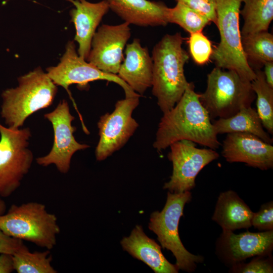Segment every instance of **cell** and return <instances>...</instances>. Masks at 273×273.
<instances>
[{
  "instance_id": "cell-1",
  "label": "cell",
  "mask_w": 273,
  "mask_h": 273,
  "mask_svg": "<svg viewBox=\"0 0 273 273\" xmlns=\"http://www.w3.org/2000/svg\"><path fill=\"white\" fill-rule=\"evenodd\" d=\"M217 135L194 84L190 82L179 101L163 113L153 146L161 151L175 142L188 140L215 150L220 145Z\"/></svg>"
},
{
  "instance_id": "cell-2",
  "label": "cell",
  "mask_w": 273,
  "mask_h": 273,
  "mask_svg": "<svg viewBox=\"0 0 273 273\" xmlns=\"http://www.w3.org/2000/svg\"><path fill=\"white\" fill-rule=\"evenodd\" d=\"M184 40L180 32L166 34L152 51V92L163 113L175 105L190 83L184 73L189 56L182 47Z\"/></svg>"
},
{
  "instance_id": "cell-3",
  "label": "cell",
  "mask_w": 273,
  "mask_h": 273,
  "mask_svg": "<svg viewBox=\"0 0 273 273\" xmlns=\"http://www.w3.org/2000/svg\"><path fill=\"white\" fill-rule=\"evenodd\" d=\"M18 85L5 89L1 115L8 127L20 128L26 119L36 112L52 105L57 85L40 67L20 76Z\"/></svg>"
},
{
  "instance_id": "cell-4",
  "label": "cell",
  "mask_w": 273,
  "mask_h": 273,
  "mask_svg": "<svg viewBox=\"0 0 273 273\" xmlns=\"http://www.w3.org/2000/svg\"><path fill=\"white\" fill-rule=\"evenodd\" d=\"M0 230L9 236L50 250L56 245L60 232L56 215L37 202L12 205L0 216Z\"/></svg>"
},
{
  "instance_id": "cell-5",
  "label": "cell",
  "mask_w": 273,
  "mask_h": 273,
  "mask_svg": "<svg viewBox=\"0 0 273 273\" xmlns=\"http://www.w3.org/2000/svg\"><path fill=\"white\" fill-rule=\"evenodd\" d=\"M255 99L250 81L234 70L218 67L208 74L206 88L199 94L211 120L233 116L241 109L251 107Z\"/></svg>"
},
{
  "instance_id": "cell-6",
  "label": "cell",
  "mask_w": 273,
  "mask_h": 273,
  "mask_svg": "<svg viewBox=\"0 0 273 273\" xmlns=\"http://www.w3.org/2000/svg\"><path fill=\"white\" fill-rule=\"evenodd\" d=\"M217 17L216 26L220 42L213 50L211 58L216 67L237 72L244 79L251 82L256 77L249 66L241 44L240 29L242 0H214Z\"/></svg>"
},
{
  "instance_id": "cell-7",
  "label": "cell",
  "mask_w": 273,
  "mask_h": 273,
  "mask_svg": "<svg viewBox=\"0 0 273 273\" xmlns=\"http://www.w3.org/2000/svg\"><path fill=\"white\" fill-rule=\"evenodd\" d=\"M192 199L190 191L176 193L168 192L165 204L161 211L153 212L148 228L154 232L161 247L170 251L179 269L192 272L204 257L192 254L183 245L178 234V224L185 205Z\"/></svg>"
},
{
  "instance_id": "cell-8",
  "label": "cell",
  "mask_w": 273,
  "mask_h": 273,
  "mask_svg": "<svg viewBox=\"0 0 273 273\" xmlns=\"http://www.w3.org/2000/svg\"><path fill=\"white\" fill-rule=\"evenodd\" d=\"M0 197L10 196L20 186L33 160L28 149L29 127L13 128L0 122Z\"/></svg>"
},
{
  "instance_id": "cell-9",
  "label": "cell",
  "mask_w": 273,
  "mask_h": 273,
  "mask_svg": "<svg viewBox=\"0 0 273 273\" xmlns=\"http://www.w3.org/2000/svg\"><path fill=\"white\" fill-rule=\"evenodd\" d=\"M47 70V74L54 83L65 89L75 108L76 105L69 90V86L73 84H77L79 88L83 89L88 88L89 82L104 80L120 86L124 92L125 97L140 95L117 75L104 72L81 57L73 41L67 43L60 62L56 66L48 67Z\"/></svg>"
},
{
  "instance_id": "cell-10",
  "label": "cell",
  "mask_w": 273,
  "mask_h": 273,
  "mask_svg": "<svg viewBox=\"0 0 273 273\" xmlns=\"http://www.w3.org/2000/svg\"><path fill=\"white\" fill-rule=\"evenodd\" d=\"M140 95L118 100L114 111L101 116L98 122L99 140L95 150L97 161H103L121 149L139 126L132 117L139 104Z\"/></svg>"
},
{
  "instance_id": "cell-11",
  "label": "cell",
  "mask_w": 273,
  "mask_h": 273,
  "mask_svg": "<svg viewBox=\"0 0 273 273\" xmlns=\"http://www.w3.org/2000/svg\"><path fill=\"white\" fill-rule=\"evenodd\" d=\"M169 147L168 158L172 163V173L163 189L171 193L190 191L195 187V179L199 172L219 157L215 150L198 148L191 141H177Z\"/></svg>"
},
{
  "instance_id": "cell-12",
  "label": "cell",
  "mask_w": 273,
  "mask_h": 273,
  "mask_svg": "<svg viewBox=\"0 0 273 273\" xmlns=\"http://www.w3.org/2000/svg\"><path fill=\"white\" fill-rule=\"evenodd\" d=\"M52 124L54 143L50 152L37 157L36 163L43 167L54 164L61 173L66 174L70 169L71 158L78 151L85 150L89 146L77 142L73 135L76 128L72 125L74 117L70 113L69 104L63 100L52 111L44 115Z\"/></svg>"
},
{
  "instance_id": "cell-13",
  "label": "cell",
  "mask_w": 273,
  "mask_h": 273,
  "mask_svg": "<svg viewBox=\"0 0 273 273\" xmlns=\"http://www.w3.org/2000/svg\"><path fill=\"white\" fill-rule=\"evenodd\" d=\"M129 25L123 22L100 26L93 37L86 61L104 72L117 75L131 36Z\"/></svg>"
},
{
  "instance_id": "cell-14",
  "label": "cell",
  "mask_w": 273,
  "mask_h": 273,
  "mask_svg": "<svg viewBox=\"0 0 273 273\" xmlns=\"http://www.w3.org/2000/svg\"><path fill=\"white\" fill-rule=\"evenodd\" d=\"M272 250L273 230L239 234L222 230L215 244L218 259L229 267L250 257L270 255Z\"/></svg>"
},
{
  "instance_id": "cell-15",
  "label": "cell",
  "mask_w": 273,
  "mask_h": 273,
  "mask_svg": "<svg viewBox=\"0 0 273 273\" xmlns=\"http://www.w3.org/2000/svg\"><path fill=\"white\" fill-rule=\"evenodd\" d=\"M221 154L230 163L243 162L262 170L273 167V146L249 133H228L222 143Z\"/></svg>"
},
{
  "instance_id": "cell-16",
  "label": "cell",
  "mask_w": 273,
  "mask_h": 273,
  "mask_svg": "<svg viewBox=\"0 0 273 273\" xmlns=\"http://www.w3.org/2000/svg\"><path fill=\"white\" fill-rule=\"evenodd\" d=\"M117 75L141 96L151 87L153 61L147 47H143L138 38L127 44Z\"/></svg>"
},
{
  "instance_id": "cell-17",
  "label": "cell",
  "mask_w": 273,
  "mask_h": 273,
  "mask_svg": "<svg viewBox=\"0 0 273 273\" xmlns=\"http://www.w3.org/2000/svg\"><path fill=\"white\" fill-rule=\"evenodd\" d=\"M74 6L70 11L76 34L74 40L78 44V55L86 60L91 41L103 17L110 10L107 0L90 3L86 0H66Z\"/></svg>"
},
{
  "instance_id": "cell-18",
  "label": "cell",
  "mask_w": 273,
  "mask_h": 273,
  "mask_svg": "<svg viewBox=\"0 0 273 273\" xmlns=\"http://www.w3.org/2000/svg\"><path fill=\"white\" fill-rule=\"evenodd\" d=\"M110 10L124 22L140 27L165 26L168 7L163 2L149 0H107Z\"/></svg>"
},
{
  "instance_id": "cell-19",
  "label": "cell",
  "mask_w": 273,
  "mask_h": 273,
  "mask_svg": "<svg viewBox=\"0 0 273 273\" xmlns=\"http://www.w3.org/2000/svg\"><path fill=\"white\" fill-rule=\"evenodd\" d=\"M123 249L133 257L143 261L156 273H177V265L170 263L163 255L161 246L136 225L128 237L120 241Z\"/></svg>"
},
{
  "instance_id": "cell-20",
  "label": "cell",
  "mask_w": 273,
  "mask_h": 273,
  "mask_svg": "<svg viewBox=\"0 0 273 273\" xmlns=\"http://www.w3.org/2000/svg\"><path fill=\"white\" fill-rule=\"evenodd\" d=\"M253 213L235 192L229 190L219 194L212 219L222 230L234 231L251 227Z\"/></svg>"
},
{
  "instance_id": "cell-21",
  "label": "cell",
  "mask_w": 273,
  "mask_h": 273,
  "mask_svg": "<svg viewBox=\"0 0 273 273\" xmlns=\"http://www.w3.org/2000/svg\"><path fill=\"white\" fill-rule=\"evenodd\" d=\"M212 124L217 134L245 132L256 135L267 143L273 142L270 134L264 130L256 110L251 106L241 109L230 117L218 118Z\"/></svg>"
},
{
  "instance_id": "cell-22",
  "label": "cell",
  "mask_w": 273,
  "mask_h": 273,
  "mask_svg": "<svg viewBox=\"0 0 273 273\" xmlns=\"http://www.w3.org/2000/svg\"><path fill=\"white\" fill-rule=\"evenodd\" d=\"M240 14L244 19L242 36L267 31L273 19V0H242Z\"/></svg>"
},
{
  "instance_id": "cell-23",
  "label": "cell",
  "mask_w": 273,
  "mask_h": 273,
  "mask_svg": "<svg viewBox=\"0 0 273 273\" xmlns=\"http://www.w3.org/2000/svg\"><path fill=\"white\" fill-rule=\"evenodd\" d=\"M241 44L245 58L254 71L261 69L265 63L273 61V35L267 31L242 36Z\"/></svg>"
},
{
  "instance_id": "cell-24",
  "label": "cell",
  "mask_w": 273,
  "mask_h": 273,
  "mask_svg": "<svg viewBox=\"0 0 273 273\" xmlns=\"http://www.w3.org/2000/svg\"><path fill=\"white\" fill-rule=\"evenodd\" d=\"M52 259L50 250L31 252L24 244L13 255L14 269L18 273H57Z\"/></svg>"
},
{
  "instance_id": "cell-25",
  "label": "cell",
  "mask_w": 273,
  "mask_h": 273,
  "mask_svg": "<svg viewBox=\"0 0 273 273\" xmlns=\"http://www.w3.org/2000/svg\"><path fill=\"white\" fill-rule=\"evenodd\" d=\"M255 78L251 82L252 88L256 95L257 112L262 125L267 132L273 133V87L266 81L263 71L254 70Z\"/></svg>"
},
{
  "instance_id": "cell-26",
  "label": "cell",
  "mask_w": 273,
  "mask_h": 273,
  "mask_svg": "<svg viewBox=\"0 0 273 273\" xmlns=\"http://www.w3.org/2000/svg\"><path fill=\"white\" fill-rule=\"evenodd\" d=\"M167 18L168 23L176 24L190 34L202 31L210 22L206 17L180 2L168 8Z\"/></svg>"
},
{
  "instance_id": "cell-27",
  "label": "cell",
  "mask_w": 273,
  "mask_h": 273,
  "mask_svg": "<svg viewBox=\"0 0 273 273\" xmlns=\"http://www.w3.org/2000/svg\"><path fill=\"white\" fill-rule=\"evenodd\" d=\"M188 44L191 56L197 64L203 65L210 60L213 52L211 42L202 31L190 33Z\"/></svg>"
},
{
  "instance_id": "cell-28",
  "label": "cell",
  "mask_w": 273,
  "mask_h": 273,
  "mask_svg": "<svg viewBox=\"0 0 273 273\" xmlns=\"http://www.w3.org/2000/svg\"><path fill=\"white\" fill-rule=\"evenodd\" d=\"M230 268V272L235 273H272V257L271 255L257 256L248 263L242 262Z\"/></svg>"
},
{
  "instance_id": "cell-29",
  "label": "cell",
  "mask_w": 273,
  "mask_h": 273,
  "mask_svg": "<svg viewBox=\"0 0 273 273\" xmlns=\"http://www.w3.org/2000/svg\"><path fill=\"white\" fill-rule=\"evenodd\" d=\"M252 226L260 231L273 230V202L262 204L259 211L253 213L251 219Z\"/></svg>"
},
{
  "instance_id": "cell-30",
  "label": "cell",
  "mask_w": 273,
  "mask_h": 273,
  "mask_svg": "<svg viewBox=\"0 0 273 273\" xmlns=\"http://www.w3.org/2000/svg\"><path fill=\"white\" fill-rule=\"evenodd\" d=\"M180 2L206 17L210 22L217 24V17L214 0H174Z\"/></svg>"
},
{
  "instance_id": "cell-31",
  "label": "cell",
  "mask_w": 273,
  "mask_h": 273,
  "mask_svg": "<svg viewBox=\"0 0 273 273\" xmlns=\"http://www.w3.org/2000/svg\"><path fill=\"white\" fill-rule=\"evenodd\" d=\"M23 244L22 240L9 236L0 230V254L13 255Z\"/></svg>"
},
{
  "instance_id": "cell-32",
  "label": "cell",
  "mask_w": 273,
  "mask_h": 273,
  "mask_svg": "<svg viewBox=\"0 0 273 273\" xmlns=\"http://www.w3.org/2000/svg\"><path fill=\"white\" fill-rule=\"evenodd\" d=\"M14 270L13 255L0 254V273H11Z\"/></svg>"
},
{
  "instance_id": "cell-33",
  "label": "cell",
  "mask_w": 273,
  "mask_h": 273,
  "mask_svg": "<svg viewBox=\"0 0 273 273\" xmlns=\"http://www.w3.org/2000/svg\"><path fill=\"white\" fill-rule=\"evenodd\" d=\"M263 66L265 80L270 86L273 87V61L266 62Z\"/></svg>"
},
{
  "instance_id": "cell-34",
  "label": "cell",
  "mask_w": 273,
  "mask_h": 273,
  "mask_svg": "<svg viewBox=\"0 0 273 273\" xmlns=\"http://www.w3.org/2000/svg\"><path fill=\"white\" fill-rule=\"evenodd\" d=\"M7 211V205L3 198L0 197V216Z\"/></svg>"
}]
</instances>
